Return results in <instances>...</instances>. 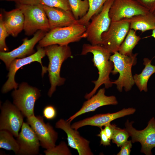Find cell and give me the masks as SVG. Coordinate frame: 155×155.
Returning a JSON list of instances; mask_svg holds the SVG:
<instances>
[{
  "instance_id": "9c48e42d",
  "label": "cell",
  "mask_w": 155,
  "mask_h": 155,
  "mask_svg": "<svg viewBox=\"0 0 155 155\" xmlns=\"http://www.w3.org/2000/svg\"><path fill=\"white\" fill-rule=\"evenodd\" d=\"M133 121L127 120L125 128L131 137L133 143L139 142L141 144V152L146 155H152L151 150L155 147V119L152 117L146 127L142 130H136L133 126Z\"/></svg>"
},
{
  "instance_id": "7402d4cb",
  "label": "cell",
  "mask_w": 155,
  "mask_h": 155,
  "mask_svg": "<svg viewBox=\"0 0 155 155\" xmlns=\"http://www.w3.org/2000/svg\"><path fill=\"white\" fill-rule=\"evenodd\" d=\"M145 67L141 73L133 76L135 84L140 92L148 91L147 84L150 76L155 73V65L151 64V60L145 58L144 59Z\"/></svg>"
},
{
  "instance_id": "e0dca14e",
  "label": "cell",
  "mask_w": 155,
  "mask_h": 155,
  "mask_svg": "<svg viewBox=\"0 0 155 155\" xmlns=\"http://www.w3.org/2000/svg\"><path fill=\"white\" fill-rule=\"evenodd\" d=\"M135 111V108H124L115 113L96 114L75 122L71 126L72 128L76 130L87 125L96 126L100 128L117 119L133 114Z\"/></svg>"
},
{
  "instance_id": "8d00e7d4",
  "label": "cell",
  "mask_w": 155,
  "mask_h": 155,
  "mask_svg": "<svg viewBox=\"0 0 155 155\" xmlns=\"http://www.w3.org/2000/svg\"><path fill=\"white\" fill-rule=\"evenodd\" d=\"M151 36L153 37L155 39V29L153 30L152 34L151 35Z\"/></svg>"
},
{
  "instance_id": "8fae6325",
  "label": "cell",
  "mask_w": 155,
  "mask_h": 155,
  "mask_svg": "<svg viewBox=\"0 0 155 155\" xmlns=\"http://www.w3.org/2000/svg\"><path fill=\"white\" fill-rule=\"evenodd\" d=\"M1 111L0 130H7L17 137L24 122V116L15 105L8 101L1 106Z\"/></svg>"
},
{
  "instance_id": "f1b7e54d",
  "label": "cell",
  "mask_w": 155,
  "mask_h": 155,
  "mask_svg": "<svg viewBox=\"0 0 155 155\" xmlns=\"http://www.w3.org/2000/svg\"><path fill=\"white\" fill-rule=\"evenodd\" d=\"M40 3L43 5L59 8L71 11L68 0H41Z\"/></svg>"
},
{
  "instance_id": "d4e9b609",
  "label": "cell",
  "mask_w": 155,
  "mask_h": 155,
  "mask_svg": "<svg viewBox=\"0 0 155 155\" xmlns=\"http://www.w3.org/2000/svg\"><path fill=\"white\" fill-rule=\"evenodd\" d=\"M13 135L6 130L0 131V148L8 150L13 151L17 154L19 150V146Z\"/></svg>"
},
{
  "instance_id": "44dd1931",
  "label": "cell",
  "mask_w": 155,
  "mask_h": 155,
  "mask_svg": "<svg viewBox=\"0 0 155 155\" xmlns=\"http://www.w3.org/2000/svg\"><path fill=\"white\" fill-rule=\"evenodd\" d=\"M130 24V28L135 31L139 30L142 32L155 29V16L149 12L127 18Z\"/></svg>"
},
{
  "instance_id": "d6a6232c",
  "label": "cell",
  "mask_w": 155,
  "mask_h": 155,
  "mask_svg": "<svg viewBox=\"0 0 155 155\" xmlns=\"http://www.w3.org/2000/svg\"><path fill=\"white\" fill-rule=\"evenodd\" d=\"M132 142L131 140H127L121 147L120 151L117 155H129L132 148Z\"/></svg>"
},
{
  "instance_id": "e575fe53",
  "label": "cell",
  "mask_w": 155,
  "mask_h": 155,
  "mask_svg": "<svg viewBox=\"0 0 155 155\" xmlns=\"http://www.w3.org/2000/svg\"><path fill=\"white\" fill-rule=\"evenodd\" d=\"M117 125L115 124L109 123L104 126L103 129L104 132L108 137L111 140L115 129Z\"/></svg>"
},
{
  "instance_id": "ac0fdd59",
  "label": "cell",
  "mask_w": 155,
  "mask_h": 155,
  "mask_svg": "<svg viewBox=\"0 0 155 155\" xmlns=\"http://www.w3.org/2000/svg\"><path fill=\"white\" fill-rule=\"evenodd\" d=\"M105 88L100 89L96 94L85 101L80 109L67 120L71 122L78 116L86 113L95 111L99 107L108 105H116L118 102L114 96L105 94Z\"/></svg>"
},
{
  "instance_id": "7a4b0ae2",
  "label": "cell",
  "mask_w": 155,
  "mask_h": 155,
  "mask_svg": "<svg viewBox=\"0 0 155 155\" xmlns=\"http://www.w3.org/2000/svg\"><path fill=\"white\" fill-rule=\"evenodd\" d=\"M44 49L49 60L47 71L51 86L48 95L51 97L55 91L56 87L64 83L65 79L60 75L61 67L65 60L72 57V52L68 45L53 44L44 47Z\"/></svg>"
},
{
  "instance_id": "d590c367",
  "label": "cell",
  "mask_w": 155,
  "mask_h": 155,
  "mask_svg": "<svg viewBox=\"0 0 155 155\" xmlns=\"http://www.w3.org/2000/svg\"><path fill=\"white\" fill-rule=\"evenodd\" d=\"M41 0H18L17 3L24 5H35L40 3Z\"/></svg>"
},
{
  "instance_id": "3957f363",
  "label": "cell",
  "mask_w": 155,
  "mask_h": 155,
  "mask_svg": "<svg viewBox=\"0 0 155 155\" xmlns=\"http://www.w3.org/2000/svg\"><path fill=\"white\" fill-rule=\"evenodd\" d=\"M138 53L132 54L128 56L116 52L111 55L110 60L114 64V68L111 72L113 75L119 73L118 78L113 84L116 85L117 88L120 92H122L124 88L126 92L130 91L135 84L131 69L133 66L137 63V56Z\"/></svg>"
},
{
  "instance_id": "4dcf8cb0",
  "label": "cell",
  "mask_w": 155,
  "mask_h": 155,
  "mask_svg": "<svg viewBox=\"0 0 155 155\" xmlns=\"http://www.w3.org/2000/svg\"><path fill=\"white\" fill-rule=\"evenodd\" d=\"M43 116L47 119L51 120L56 117L57 112L55 107L52 105L46 106L43 111Z\"/></svg>"
},
{
  "instance_id": "8992f818",
  "label": "cell",
  "mask_w": 155,
  "mask_h": 155,
  "mask_svg": "<svg viewBox=\"0 0 155 155\" xmlns=\"http://www.w3.org/2000/svg\"><path fill=\"white\" fill-rule=\"evenodd\" d=\"M114 1L107 0L100 11L92 17L91 22L86 27V38L91 44L101 45L102 35L108 30L111 23L109 12Z\"/></svg>"
},
{
  "instance_id": "1f68e13d",
  "label": "cell",
  "mask_w": 155,
  "mask_h": 155,
  "mask_svg": "<svg viewBox=\"0 0 155 155\" xmlns=\"http://www.w3.org/2000/svg\"><path fill=\"white\" fill-rule=\"evenodd\" d=\"M150 12L153 13L155 10V0H135Z\"/></svg>"
},
{
  "instance_id": "603a6c76",
  "label": "cell",
  "mask_w": 155,
  "mask_h": 155,
  "mask_svg": "<svg viewBox=\"0 0 155 155\" xmlns=\"http://www.w3.org/2000/svg\"><path fill=\"white\" fill-rule=\"evenodd\" d=\"M140 36L136 34V31L129 29L125 39L121 44L118 52L121 54L130 55L132 54L133 49L141 40Z\"/></svg>"
},
{
  "instance_id": "277c9868",
  "label": "cell",
  "mask_w": 155,
  "mask_h": 155,
  "mask_svg": "<svg viewBox=\"0 0 155 155\" xmlns=\"http://www.w3.org/2000/svg\"><path fill=\"white\" fill-rule=\"evenodd\" d=\"M86 27L76 23L71 25L50 30L39 41L38 46L44 47L53 44L67 45L86 38Z\"/></svg>"
},
{
  "instance_id": "f546056e",
  "label": "cell",
  "mask_w": 155,
  "mask_h": 155,
  "mask_svg": "<svg viewBox=\"0 0 155 155\" xmlns=\"http://www.w3.org/2000/svg\"><path fill=\"white\" fill-rule=\"evenodd\" d=\"M9 34L7 32L4 23L3 16L0 15V50L1 52H6L8 50L6 45L5 39Z\"/></svg>"
},
{
  "instance_id": "f35d334b",
  "label": "cell",
  "mask_w": 155,
  "mask_h": 155,
  "mask_svg": "<svg viewBox=\"0 0 155 155\" xmlns=\"http://www.w3.org/2000/svg\"><path fill=\"white\" fill-rule=\"evenodd\" d=\"M153 13L155 16V10H154V11L153 12Z\"/></svg>"
},
{
  "instance_id": "4316f807",
  "label": "cell",
  "mask_w": 155,
  "mask_h": 155,
  "mask_svg": "<svg viewBox=\"0 0 155 155\" xmlns=\"http://www.w3.org/2000/svg\"><path fill=\"white\" fill-rule=\"evenodd\" d=\"M129 136L128 132L125 128L122 129L117 126L115 129L111 140L113 142L119 147L128 140Z\"/></svg>"
},
{
  "instance_id": "4fadbf2b",
  "label": "cell",
  "mask_w": 155,
  "mask_h": 155,
  "mask_svg": "<svg viewBox=\"0 0 155 155\" xmlns=\"http://www.w3.org/2000/svg\"><path fill=\"white\" fill-rule=\"evenodd\" d=\"M149 12L135 0H114L109 14L111 21L114 22Z\"/></svg>"
},
{
  "instance_id": "ffe728a7",
  "label": "cell",
  "mask_w": 155,
  "mask_h": 155,
  "mask_svg": "<svg viewBox=\"0 0 155 155\" xmlns=\"http://www.w3.org/2000/svg\"><path fill=\"white\" fill-rule=\"evenodd\" d=\"M3 16L5 27L9 35L16 37L24 30V16L19 8L8 11H4Z\"/></svg>"
},
{
  "instance_id": "52a82bcc",
  "label": "cell",
  "mask_w": 155,
  "mask_h": 155,
  "mask_svg": "<svg viewBox=\"0 0 155 155\" xmlns=\"http://www.w3.org/2000/svg\"><path fill=\"white\" fill-rule=\"evenodd\" d=\"M13 104L27 118L34 115V108L36 101L40 96L37 88L26 83L20 84L18 89L12 92Z\"/></svg>"
},
{
  "instance_id": "2e32d148",
  "label": "cell",
  "mask_w": 155,
  "mask_h": 155,
  "mask_svg": "<svg viewBox=\"0 0 155 155\" xmlns=\"http://www.w3.org/2000/svg\"><path fill=\"white\" fill-rule=\"evenodd\" d=\"M16 140L19 146L17 155H35L38 154L40 142L28 123L24 122Z\"/></svg>"
},
{
  "instance_id": "83f0119b",
  "label": "cell",
  "mask_w": 155,
  "mask_h": 155,
  "mask_svg": "<svg viewBox=\"0 0 155 155\" xmlns=\"http://www.w3.org/2000/svg\"><path fill=\"white\" fill-rule=\"evenodd\" d=\"M46 155H71L72 153L66 143L61 142L57 146L44 151Z\"/></svg>"
},
{
  "instance_id": "9a60e30c",
  "label": "cell",
  "mask_w": 155,
  "mask_h": 155,
  "mask_svg": "<svg viewBox=\"0 0 155 155\" xmlns=\"http://www.w3.org/2000/svg\"><path fill=\"white\" fill-rule=\"evenodd\" d=\"M46 33L43 31L38 30L34 34L31 38L24 39L22 44L17 48L10 52L0 51V59L5 63L7 68L8 69L10 63L14 59L22 58L34 53L35 45Z\"/></svg>"
},
{
  "instance_id": "484cf974",
  "label": "cell",
  "mask_w": 155,
  "mask_h": 155,
  "mask_svg": "<svg viewBox=\"0 0 155 155\" xmlns=\"http://www.w3.org/2000/svg\"><path fill=\"white\" fill-rule=\"evenodd\" d=\"M71 12L77 20L87 13L89 8L88 0H68Z\"/></svg>"
},
{
  "instance_id": "836d02e7",
  "label": "cell",
  "mask_w": 155,
  "mask_h": 155,
  "mask_svg": "<svg viewBox=\"0 0 155 155\" xmlns=\"http://www.w3.org/2000/svg\"><path fill=\"white\" fill-rule=\"evenodd\" d=\"M100 131L97 136L100 138V145L104 146H107L111 145V140L109 139L105 134L104 130L102 127L100 128Z\"/></svg>"
},
{
  "instance_id": "ba28073f",
  "label": "cell",
  "mask_w": 155,
  "mask_h": 155,
  "mask_svg": "<svg viewBox=\"0 0 155 155\" xmlns=\"http://www.w3.org/2000/svg\"><path fill=\"white\" fill-rule=\"evenodd\" d=\"M129 29L130 24L127 18L111 22L108 30L102 35L101 45L111 53L118 51Z\"/></svg>"
},
{
  "instance_id": "cb8c5ba5",
  "label": "cell",
  "mask_w": 155,
  "mask_h": 155,
  "mask_svg": "<svg viewBox=\"0 0 155 155\" xmlns=\"http://www.w3.org/2000/svg\"><path fill=\"white\" fill-rule=\"evenodd\" d=\"M107 0H88L89 8L86 14L82 18L77 20V22L86 27L90 23L92 17L102 9Z\"/></svg>"
},
{
  "instance_id": "d6986e66",
  "label": "cell",
  "mask_w": 155,
  "mask_h": 155,
  "mask_svg": "<svg viewBox=\"0 0 155 155\" xmlns=\"http://www.w3.org/2000/svg\"><path fill=\"white\" fill-rule=\"evenodd\" d=\"M43 7L49 20L50 30L68 26L77 22L71 11L44 5Z\"/></svg>"
},
{
  "instance_id": "5b68a950",
  "label": "cell",
  "mask_w": 155,
  "mask_h": 155,
  "mask_svg": "<svg viewBox=\"0 0 155 155\" xmlns=\"http://www.w3.org/2000/svg\"><path fill=\"white\" fill-rule=\"evenodd\" d=\"M17 7L24 15V30L26 35H32L40 30L46 32L49 31V20L43 5L41 3L30 5L17 3Z\"/></svg>"
},
{
  "instance_id": "6da1fadb",
  "label": "cell",
  "mask_w": 155,
  "mask_h": 155,
  "mask_svg": "<svg viewBox=\"0 0 155 155\" xmlns=\"http://www.w3.org/2000/svg\"><path fill=\"white\" fill-rule=\"evenodd\" d=\"M89 53L93 55L92 61L94 66L98 70L99 75L96 80L92 81L95 84L93 89L84 96L87 100L93 96L102 85L104 84L105 88L108 89L113 84L109 77L114 68L113 63L110 60L111 53L102 45L84 44L81 55H85Z\"/></svg>"
},
{
  "instance_id": "74e56055",
  "label": "cell",
  "mask_w": 155,
  "mask_h": 155,
  "mask_svg": "<svg viewBox=\"0 0 155 155\" xmlns=\"http://www.w3.org/2000/svg\"><path fill=\"white\" fill-rule=\"evenodd\" d=\"M6 0V1H16L17 3L18 2V0Z\"/></svg>"
},
{
  "instance_id": "7c38bea8",
  "label": "cell",
  "mask_w": 155,
  "mask_h": 155,
  "mask_svg": "<svg viewBox=\"0 0 155 155\" xmlns=\"http://www.w3.org/2000/svg\"><path fill=\"white\" fill-rule=\"evenodd\" d=\"M27 123L34 132L42 148L49 149L56 146L58 133L49 123H44L43 117L33 115L27 118Z\"/></svg>"
},
{
  "instance_id": "30bf717a",
  "label": "cell",
  "mask_w": 155,
  "mask_h": 155,
  "mask_svg": "<svg viewBox=\"0 0 155 155\" xmlns=\"http://www.w3.org/2000/svg\"><path fill=\"white\" fill-rule=\"evenodd\" d=\"M46 55L44 48L37 46V51L33 54L22 58L16 59L12 61L8 69V79L2 87V92L5 93L13 89H17L18 84L15 80L16 72L22 67L32 62L37 61L40 64L42 67V75L43 76L47 71V68L43 66L41 60Z\"/></svg>"
},
{
  "instance_id": "5bb4252c",
  "label": "cell",
  "mask_w": 155,
  "mask_h": 155,
  "mask_svg": "<svg viewBox=\"0 0 155 155\" xmlns=\"http://www.w3.org/2000/svg\"><path fill=\"white\" fill-rule=\"evenodd\" d=\"M71 123L61 119L56 123L55 127L65 132L68 145L76 150L79 155H94L90 146V141L81 136L78 130L72 128Z\"/></svg>"
}]
</instances>
